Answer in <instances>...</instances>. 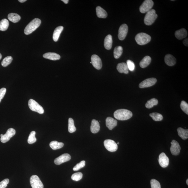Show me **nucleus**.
I'll return each instance as SVG.
<instances>
[{
    "mask_svg": "<svg viewBox=\"0 0 188 188\" xmlns=\"http://www.w3.org/2000/svg\"><path fill=\"white\" fill-rule=\"evenodd\" d=\"M114 118L120 120H127L130 119L132 116V111L126 109H119L115 111L113 113Z\"/></svg>",
    "mask_w": 188,
    "mask_h": 188,
    "instance_id": "1",
    "label": "nucleus"
},
{
    "mask_svg": "<svg viewBox=\"0 0 188 188\" xmlns=\"http://www.w3.org/2000/svg\"><path fill=\"white\" fill-rule=\"evenodd\" d=\"M41 21L38 18L33 19L26 26L24 30L25 34L28 35L31 34L40 26Z\"/></svg>",
    "mask_w": 188,
    "mask_h": 188,
    "instance_id": "2",
    "label": "nucleus"
},
{
    "mask_svg": "<svg viewBox=\"0 0 188 188\" xmlns=\"http://www.w3.org/2000/svg\"><path fill=\"white\" fill-rule=\"evenodd\" d=\"M135 40L139 45H145L149 42L151 40V37L146 33H138L135 37Z\"/></svg>",
    "mask_w": 188,
    "mask_h": 188,
    "instance_id": "3",
    "label": "nucleus"
},
{
    "mask_svg": "<svg viewBox=\"0 0 188 188\" xmlns=\"http://www.w3.org/2000/svg\"><path fill=\"white\" fill-rule=\"evenodd\" d=\"M157 17L155 10L151 9L147 12L145 16L144 21L146 25L150 26L153 24Z\"/></svg>",
    "mask_w": 188,
    "mask_h": 188,
    "instance_id": "4",
    "label": "nucleus"
},
{
    "mask_svg": "<svg viewBox=\"0 0 188 188\" xmlns=\"http://www.w3.org/2000/svg\"><path fill=\"white\" fill-rule=\"evenodd\" d=\"M28 106L31 111L40 114H42L44 113L43 108L38 102L33 99H30L28 102Z\"/></svg>",
    "mask_w": 188,
    "mask_h": 188,
    "instance_id": "5",
    "label": "nucleus"
},
{
    "mask_svg": "<svg viewBox=\"0 0 188 188\" xmlns=\"http://www.w3.org/2000/svg\"><path fill=\"white\" fill-rule=\"evenodd\" d=\"M153 5L154 2L152 0H146L140 7V11L142 13H146L151 10Z\"/></svg>",
    "mask_w": 188,
    "mask_h": 188,
    "instance_id": "6",
    "label": "nucleus"
},
{
    "mask_svg": "<svg viewBox=\"0 0 188 188\" xmlns=\"http://www.w3.org/2000/svg\"><path fill=\"white\" fill-rule=\"evenodd\" d=\"M104 145L105 148L108 151L111 152L116 151L118 149L117 143L113 140L107 139L104 141Z\"/></svg>",
    "mask_w": 188,
    "mask_h": 188,
    "instance_id": "7",
    "label": "nucleus"
},
{
    "mask_svg": "<svg viewBox=\"0 0 188 188\" xmlns=\"http://www.w3.org/2000/svg\"><path fill=\"white\" fill-rule=\"evenodd\" d=\"M30 183L32 188H44V185L38 175H33L30 178Z\"/></svg>",
    "mask_w": 188,
    "mask_h": 188,
    "instance_id": "8",
    "label": "nucleus"
},
{
    "mask_svg": "<svg viewBox=\"0 0 188 188\" xmlns=\"http://www.w3.org/2000/svg\"><path fill=\"white\" fill-rule=\"evenodd\" d=\"M16 131L15 129L10 128L9 129L5 134L1 137V141L2 143H6L13 137L15 134Z\"/></svg>",
    "mask_w": 188,
    "mask_h": 188,
    "instance_id": "9",
    "label": "nucleus"
},
{
    "mask_svg": "<svg viewBox=\"0 0 188 188\" xmlns=\"http://www.w3.org/2000/svg\"><path fill=\"white\" fill-rule=\"evenodd\" d=\"M157 82V79L155 78H150L144 80L139 84L141 88H146L153 86Z\"/></svg>",
    "mask_w": 188,
    "mask_h": 188,
    "instance_id": "10",
    "label": "nucleus"
},
{
    "mask_svg": "<svg viewBox=\"0 0 188 188\" xmlns=\"http://www.w3.org/2000/svg\"><path fill=\"white\" fill-rule=\"evenodd\" d=\"M128 26L126 24H122L118 30V38L120 40H123L126 37L128 32Z\"/></svg>",
    "mask_w": 188,
    "mask_h": 188,
    "instance_id": "11",
    "label": "nucleus"
},
{
    "mask_svg": "<svg viewBox=\"0 0 188 188\" xmlns=\"http://www.w3.org/2000/svg\"><path fill=\"white\" fill-rule=\"evenodd\" d=\"M158 161L159 165L162 168H166L169 165V158L164 152H162L159 155Z\"/></svg>",
    "mask_w": 188,
    "mask_h": 188,
    "instance_id": "12",
    "label": "nucleus"
},
{
    "mask_svg": "<svg viewBox=\"0 0 188 188\" xmlns=\"http://www.w3.org/2000/svg\"><path fill=\"white\" fill-rule=\"evenodd\" d=\"M91 63L93 66L97 70H100L102 68V63L101 58L97 55L94 54L91 58Z\"/></svg>",
    "mask_w": 188,
    "mask_h": 188,
    "instance_id": "13",
    "label": "nucleus"
},
{
    "mask_svg": "<svg viewBox=\"0 0 188 188\" xmlns=\"http://www.w3.org/2000/svg\"><path fill=\"white\" fill-rule=\"evenodd\" d=\"M171 146L170 148V151L172 154L174 155H178L180 152V146L177 141L173 140L171 143Z\"/></svg>",
    "mask_w": 188,
    "mask_h": 188,
    "instance_id": "14",
    "label": "nucleus"
},
{
    "mask_svg": "<svg viewBox=\"0 0 188 188\" xmlns=\"http://www.w3.org/2000/svg\"><path fill=\"white\" fill-rule=\"evenodd\" d=\"M70 159L71 156L70 154L65 153L56 158L55 159L54 162L56 165H60L70 161Z\"/></svg>",
    "mask_w": 188,
    "mask_h": 188,
    "instance_id": "15",
    "label": "nucleus"
},
{
    "mask_svg": "<svg viewBox=\"0 0 188 188\" xmlns=\"http://www.w3.org/2000/svg\"><path fill=\"white\" fill-rule=\"evenodd\" d=\"M106 126L110 130H112L118 124V122L116 120L110 117H108L106 118Z\"/></svg>",
    "mask_w": 188,
    "mask_h": 188,
    "instance_id": "16",
    "label": "nucleus"
},
{
    "mask_svg": "<svg viewBox=\"0 0 188 188\" xmlns=\"http://www.w3.org/2000/svg\"><path fill=\"white\" fill-rule=\"evenodd\" d=\"M164 61L166 65L169 66H172L176 63V60L175 57L172 55L168 54L165 56Z\"/></svg>",
    "mask_w": 188,
    "mask_h": 188,
    "instance_id": "17",
    "label": "nucleus"
},
{
    "mask_svg": "<svg viewBox=\"0 0 188 188\" xmlns=\"http://www.w3.org/2000/svg\"><path fill=\"white\" fill-rule=\"evenodd\" d=\"M187 32L184 28L178 30L175 32V36L179 40H181L187 37Z\"/></svg>",
    "mask_w": 188,
    "mask_h": 188,
    "instance_id": "18",
    "label": "nucleus"
},
{
    "mask_svg": "<svg viewBox=\"0 0 188 188\" xmlns=\"http://www.w3.org/2000/svg\"><path fill=\"white\" fill-rule=\"evenodd\" d=\"M117 70L120 73L127 74L129 73V69L126 63H118L117 66Z\"/></svg>",
    "mask_w": 188,
    "mask_h": 188,
    "instance_id": "19",
    "label": "nucleus"
},
{
    "mask_svg": "<svg viewBox=\"0 0 188 188\" xmlns=\"http://www.w3.org/2000/svg\"><path fill=\"white\" fill-rule=\"evenodd\" d=\"M43 57L44 58L52 60H59L61 58L59 54L55 53L48 52L43 54Z\"/></svg>",
    "mask_w": 188,
    "mask_h": 188,
    "instance_id": "20",
    "label": "nucleus"
},
{
    "mask_svg": "<svg viewBox=\"0 0 188 188\" xmlns=\"http://www.w3.org/2000/svg\"><path fill=\"white\" fill-rule=\"evenodd\" d=\"M113 43L112 37L111 35H108L104 39V47L106 49L109 50L112 47Z\"/></svg>",
    "mask_w": 188,
    "mask_h": 188,
    "instance_id": "21",
    "label": "nucleus"
},
{
    "mask_svg": "<svg viewBox=\"0 0 188 188\" xmlns=\"http://www.w3.org/2000/svg\"><path fill=\"white\" fill-rule=\"evenodd\" d=\"M100 129V126L99 122L95 119L92 120L91 126V132L93 134H96L99 132Z\"/></svg>",
    "mask_w": 188,
    "mask_h": 188,
    "instance_id": "22",
    "label": "nucleus"
},
{
    "mask_svg": "<svg viewBox=\"0 0 188 188\" xmlns=\"http://www.w3.org/2000/svg\"><path fill=\"white\" fill-rule=\"evenodd\" d=\"M63 29V27L62 26H58L54 30L53 33V38L54 42H57L59 38L60 35Z\"/></svg>",
    "mask_w": 188,
    "mask_h": 188,
    "instance_id": "23",
    "label": "nucleus"
},
{
    "mask_svg": "<svg viewBox=\"0 0 188 188\" xmlns=\"http://www.w3.org/2000/svg\"><path fill=\"white\" fill-rule=\"evenodd\" d=\"M97 17L99 18H106L107 16V13L105 10L100 6H97L96 9Z\"/></svg>",
    "mask_w": 188,
    "mask_h": 188,
    "instance_id": "24",
    "label": "nucleus"
},
{
    "mask_svg": "<svg viewBox=\"0 0 188 188\" xmlns=\"http://www.w3.org/2000/svg\"><path fill=\"white\" fill-rule=\"evenodd\" d=\"M151 61V58L150 56H145L140 62V67L143 68H146L150 64Z\"/></svg>",
    "mask_w": 188,
    "mask_h": 188,
    "instance_id": "25",
    "label": "nucleus"
},
{
    "mask_svg": "<svg viewBox=\"0 0 188 188\" xmlns=\"http://www.w3.org/2000/svg\"><path fill=\"white\" fill-rule=\"evenodd\" d=\"M177 132L179 136L182 139L186 140L188 138V129H184L182 127H179L177 129Z\"/></svg>",
    "mask_w": 188,
    "mask_h": 188,
    "instance_id": "26",
    "label": "nucleus"
},
{
    "mask_svg": "<svg viewBox=\"0 0 188 188\" xmlns=\"http://www.w3.org/2000/svg\"><path fill=\"white\" fill-rule=\"evenodd\" d=\"M8 18L10 21L14 23H17L20 20L21 17L18 14L10 13L9 14Z\"/></svg>",
    "mask_w": 188,
    "mask_h": 188,
    "instance_id": "27",
    "label": "nucleus"
},
{
    "mask_svg": "<svg viewBox=\"0 0 188 188\" xmlns=\"http://www.w3.org/2000/svg\"><path fill=\"white\" fill-rule=\"evenodd\" d=\"M49 146L52 150H56L63 148L64 146V143H63L58 142L56 141H53L49 143Z\"/></svg>",
    "mask_w": 188,
    "mask_h": 188,
    "instance_id": "28",
    "label": "nucleus"
},
{
    "mask_svg": "<svg viewBox=\"0 0 188 188\" xmlns=\"http://www.w3.org/2000/svg\"><path fill=\"white\" fill-rule=\"evenodd\" d=\"M9 22L6 19H3L0 21V31H5L8 29L9 26Z\"/></svg>",
    "mask_w": 188,
    "mask_h": 188,
    "instance_id": "29",
    "label": "nucleus"
},
{
    "mask_svg": "<svg viewBox=\"0 0 188 188\" xmlns=\"http://www.w3.org/2000/svg\"><path fill=\"white\" fill-rule=\"evenodd\" d=\"M123 48L121 46H118L115 48L113 51V56L115 58H118L123 53Z\"/></svg>",
    "mask_w": 188,
    "mask_h": 188,
    "instance_id": "30",
    "label": "nucleus"
},
{
    "mask_svg": "<svg viewBox=\"0 0 188 188\" xmlns=\"http://www.w3.org/2000/svg\"><path fill=\"white\" fill-rule=\"evenodd\" d=\"M76 129L74 125V120L73 119L70 118L68 120V130L69 132L72 133L75 132Z\"/></svg>",
    "mask_w": 188,
    "mask_h": 188,
    "instance_id": "31",
    "label": "nucleus"
},
{
    "mask_svg": "<svg viewBox=\"0 0 188 188\" xmlns=\"http://www.w3.org/2000/svg\"><path fill=\"white\" fill-rule=\"evenodd\" d=\"M158 104V101L155 98H152L148 101L145 106L148 109H151L154 106L157 105Z\"/></svg>",
    "mask_w": 188,
    "mask_h": 188,
    "instance_id": "32",
    "label": "nucleus"
},
{
    "mask_svg": "<svg viewBox=\"0 0 188 188\" xmlns=\"http://www.w3.org/2000/svg\"><path fill=\"white\" fill-rule=\"evenodd\" d=\"M150 116L152 120L155 121H161L163 120V117L160 113H150Z\"/></svg>",
    "mask_w": 188,
    "mask_h": 188,
    "instance_id": "33",
    "label": "nucleus"
},
{
    "mask_svg": "<svg viewBox=\"0 0 188 188\" xmlns=\"http://www.w3.org/2000/svg\"><path fill=\"white\" fill-rule=\"evenodd\" d=\"M13 60V58L11 56H8L5 57L2 61L1 65L3 67H6L9 65Z\"/></svg>",
    "mask_w": 188,
    "mask_h": 188,
    "instance_id": "34",
    "label": "nucleus"
},
{
    "mask_svg": "<svg viewBox=\"0 0 188 188\" xmlns=\"http://www.w3.org/2000/svg\"><path fill=\"white\" fill-rule=\"evenodd\" d=\"M36 132L35 131H32L29 134L28 139V142L29 144H31L36 142L37 139L35 137Z\"/></svg>",
    "mask_w": 188,
    "mask_h": 188,
    "instance_id": "35",
    "label": "nucleus"
},
{
    "mask_svg": "<svg viewBox=\"0 0 188 188\" xmlns=\"http://www.w3.org/2000/svg\"><path fill=\"white\" fill-rule=\"evenodd\" d=\"M83 177V174L81 173H76L73 174L71 177L72 180L75 181H79L81 180Z\"/></svg>",
    "mask_w": 188,
    "mask_h": 188,
    "instance_id": "36",
    "label": "nucleus"
},
{
    "mask_svg": "<svg viewBox=\"0 0 188 188\" xmlns=\"http://www.w3.org/2000/svg\"><path fill=\"white\" fill-rule=\"evenodd\" d=\"M180 108L186 114L188 115V104L184 101H182L180 104Z\"/></svg>",
    "mask_w": 188,
    "mask_h": 188,
    "instance_id": "37",
    "label": "nucleus"
},
{
    "mask_svg": "<svg viewBox=\"0 0 188 188\" xmlns=\"http://www.w3.org/2000/svg\"><path fill=\"white\" fill-rule=\"evenodd\" d=\"M86 165V162L85 161H82L79 164H77L74 166L73 170L74 171H77L78 170L84 167Z\"/></svg>",
    "mask_w": 188,
    "mask_h": 188,
    "instance_id": "38",
    "label": "nucleus"
},
{
    "mask_svg": "<svg viewBox=\"0 0 188 188\" xmlns=\"http://www.w3.org/2000/svg\"><path fill=\"white\" fill-rule=\"evenodd\" d=\"M151 188H161L160 183L157 180L152 179L150 181Z\"/></svg>",
    "mask_w": 188,
    "mask_h": 188,
    "instance_id": "39",
    "label": "nucleus"
},
{
    "mask_svg": "<svg viewBox=\"0 0 188 188\" xmlns=\"http://www.w3.org/2000/svg\"><path fill=\"white\" fill-rule=\"evenodd\" d=\"M126 63L129 70H130L131 71H133L134 70L135 66L134 62L132 60H127Z\"/></svg>",
    "mask_w": 188,
    "mask_h": 188,
    "instance_id": "40",
    "label": "nucleus"
},
{
    "mask_svg": "<svg viewBox=\"0 0 188 188\" xmlns=\"http://www.w3.org/2000/svg\"><path fill=\"white\" fill-rule=\"evenodd\" d=\"M9 182L8 179H5L0 182V188H5Z\"/></svg>",
    "mask_w": 188,
    "mask_h": 188,
    "instance_id": "41",
    "label": "nucleus"
},
{
    "mask_svg": "<svg viewBox=\"0 0 188 188\" xmlns=\"http://www.w3.org/2000/svg\"><path fill=\"white\" fill-rule=\"evenodd\" d=\"M6 88H2L0 89V103L6 93Z\"/></svg>",
    "mask_w": 188,
    "mask_h": 188,
    "instance_id": "42",
    "label": "nucleus"
},
{
    "mask_svg": "<svg viewBox=\"0 0 188 188\" xmlns=\"http://www.w3.org/2000/svg\"><path fill=\"white\" fill-rule=\"evenodd\" d=\"M183 43L184 45H185L186 46H187V47H188V38L186 39H185V40H183Z\"/></svg>",
    "mask_w": 188,
    "mask_h": 188,
    "instance_id": "43",
    "label": "nucleus"
},
{
    "mask_svg": "<svg viewBox=\"0 0 188 188\" xmlns=\"http://www.w3.org/2000/svg\"><path fill=\"white\" fill-rule=\"evenodd\" d=\"M62 1H63V3H64L65 4H67L69 2L68 0H62Z\"/></svg>",
    "mask_w": 188,
    "mask_h": 188,
    "instance_id": "44",
    "label": "nucleus"
},
{
    "mask_svg": "<svg viewBox=\"0 0 188 188\" xmlns=\"http://www.w3.org/2000/svg\"><path fill=\"white\" fill-rule=\"evenodd\" d=\"M18 1L20 3H23L25 2L26 1V0H19Z\"/></svg>",
    "mask_w": 188,
    "mask_h": 188,
    "instance_id": "45",
    "label": "nucleus"
},
{
    "mask_svg": "<svg viewBox=\"0 0 188 188\" xmlns=\"http://www.w3.org/2000/svg\"><path fill=\"white\" fill-rule=\"evenodd\" d=\"M1 58H2V55L1 53H0V60H1Z\"/></svg>",
    "mask_w": 188,
    "mask_h": 188,
    "instance_id": "46",
    "label": "nucleus"
},
{
    "mask_svg": "<svg viewBox=\"0 0 188 188\" xmlns=\"http://www.w3.org/2000/svg\"><path fill=\"white\" fill-rule=\"evenodd\" d=\"M187 185H188V180L187 179Z\"/></svg>",
    "mask_w": 188,
    "mask_h": 188,
    "instance_id": "47",
    "label": "nucleus"
},
{
    "mask_svg": "<svg viewBox=\"0 0 188 188\" xmlns=\"http://www.w3.org/2000/svg\"><path fill=\"white\" fill-rule=\"evenodd\" d=\"M3 134H1V137H2V136H3Z\"/></svg>",
    "mask_w": 188,
    "mask_h": 188,
    "instance_id": "48",
    "label": "nucleus"
},
{
    "mask_svg": "<svg viewBox=\"0 0 188 188\" xmlns=\"http://www.w3.org/2000/svg\"><path fill=\"white\" fill-rule=\"evenodd\" d=\"M119 144V143L118 142V143H117V145Z\"/></svg>",
    "mask_w": 188,
    "mask_h": 188,
    "instance_id": "49",
    "label": "nucleus"
},
{
    "mask_svg": "<svg viewBox=\"0 0 188 188\" xmlns=\"http://www.w3.org/2000/svg\"><path fill=\"white\" fill-rule=\"evenodd\" d=\"M90 63L92 64V63H91V62H90Z\"/></svg>",
    "mask_w": 188,
    "mask_h": 188,
    "instance_id": "50",
    "label": "nucleus"
}]
</instances>
